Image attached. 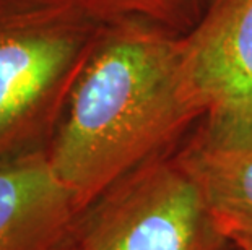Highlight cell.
<instances>
[{
  "label": "cell",
  "instance_id": "obj_1",
  "mask_svg": "<svg viewBox=\"0 0 252 250\" xmlns=\"http://www.w3.org/2000/svg\"><path fill=\"white\" fill-rule=\"evenodd\" d=\"M181 56L182 36L147 21L104 25L47 148L80 213L203 120L184 91Z\"/></svg>",
  "mask_w": 252,
  "mask_h": 250
},
{
  "label": "cell",
  "instance_id": "obj_2",
  "mask_svg": "<svg viewBox=\"0 0 252 250\" xmlns=\"http://www.w3.org/2000/svg\"><path fill=\"white\" fill-rule=\"evenodd\" d=\"M103 29L78 0H0V163L49 148Z\"/></svg>",
  "mask_w": 252,
  "mask_h": 250
},
{
  "label": "cell",
  "instance_id": "obj_3",
  "mask_svg": "<svg viewBox=\"0 0 252 250\" xmlns=\"http://www.w3.org/2000/svg\"><path fill=\"white\" fill-rule=\"evenodd\" d=\"M73 241L82 250H221L228 244L176 151L112 184L80 215Z\"/></svg>",
  "mask_w": 252,
  "mask_h": 250
},
{
  "label": "cell",
  "instance_id": "obj_4",
  "mask_svg": "<svg viewBox=\"0 0 252 250\" xmlns=\"http://www.w3.org/2000/svg\"><path fill=\"white\" fill-rule=\"evenodd\" d=\"M184 91L203 112L197 135L218 148L252 143V0H212L182 36Z\"/></svg>",
  "mask_w": 252,
  "mask_h": 250
},
{
  "label": "cell",
  "instance_id": "obj_5",
  "mask_svg": "<svg viewBox=\"0 0 252 250\" xmlns=\"http://www.w3.org/2000/svg\"><path fill=\"white\" fill-rule=\"evenodd\" d=\"M80 215L47 150L0 163V250H62Z\"/></svg>",
  "mask_w": 252,
  "mask_h": 250
},
{
  "label": "cell",
  "instance_id": "obj_6",
  "mask_svg": "<svg viewBox=\"0 0 252 250\" xmlns=\"http://www.w3.org/2000/svg\"><path fill=\"white\" fill-rule=\"evenodd\" d=\"M176 154L194 175L213 210L252 216V143L218 148L195 134Z\"/></svg>",
  "mask_w": 252,
  "mask_h": 250
},
{
  "label": "cell",
  "instance_id": "obj_7",
  "mask_svg": "<svg viewBox=\"0 0 252 250\" xmlns=\"http://www.w3.org/2000/svg\"><path fill=\"white\" fill-rule=\"evenodd\" d=\"M212 0H78L99 23L135 18L186 36L200 21Z\"/></svg>",
  "mask_w": 252,
  "mask_h": 250
},
{
  "label": "cell",
  "instance_id": "obj_8",
  "mask_svg": "<svg viewBox=\"0 0 252 250\" xmlns=\"http://www.w3.org/2000/svg\"><path fill=\"white\" fill-rule=\"evenodd\" d=\"M218 231L238 250H252V216L229 210H213Z\"/></svg>",
  "mask_w": 252,
  "mask_h": 250
},
{
  "label": "cell",
  "instance_id": "obj_9",
  "mask_svg": "<svg viewBox=\"0 0 252 250\" xmlns=\"http://www.w3.org/2000/svg\"><path fill=\"white\" fill-rule=\"evenodd\" d=\"M62 250H82V249H80V247H78V244H77V242H75V241H73V239H72V241H70V242H68V244H67V246H65V247H63Z\"/></svg>",
  "mask_w": 252,
  "mask_h": 250
}]
</instances>
